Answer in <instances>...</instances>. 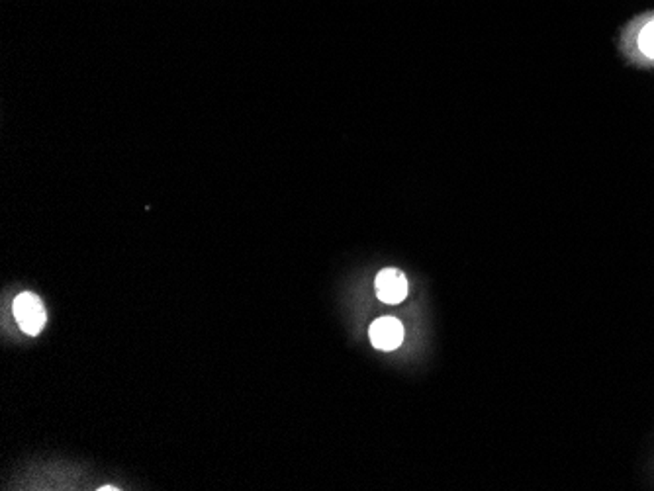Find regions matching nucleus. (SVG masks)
<instances>
[{"label": "nucleus", "mask_w": 654, "mask_h": 491, "mask_svg": "<svg viewBox=\"0 0 654 491\" xmlns=\"http://www.w3.org/2000/svg\"><path fill=\"white\" fill-rule=\"evenodd\" d=\"M14 318L18 321V326L27 335H38V333L43 329L45 326V310L43 303L38 298V295L32 292H24L18 295L12 305Z\"/></svg>", "instance_id": "f257e3e1"}, {"label": "nucleus", "mask_w": 654, "mask_h": 491, "mask_svg": "<svg viewBox=\"0 0 654 491\" xmlns=\"http://www.w3.org/2000/svg\"><path fill=\"white\" fill-rule=\"evenodd\" d=\"M376 295L384 303H400L408 295V278L398 268H384L374 280Z\"/></svg>", "instance_id": "f03ea898"}, {"label": "nucleus", "mask_w": 654, "mask_h": 491, "mask_svg": "<svg viewBox=\"0 0 654 491\" xmlns=\"http://www.w3.org/2000/svg\"><path fill=\"white\" fill-rule=\"evenodd\" d=\"M371 341L376 349L394 350L404 341V326L396 318H381L371 326Z\"/></svg>", "instance_id": "7ed1b4c3"}, {"label": "nucleus", "mask_w": 654, "mask_h": 491, "mask_svg": "<svg viewBox=\"0 0 654 491\" xmlns=\"http://www.w3.org/2000/svg\"><path fill=\"white\" fill-rule=\"evenodd\" d=\"M635 45L644 58L654 61V16H649L635 32Z\"/></svg>", "instance_id": "20e7f679"}]
</instances>
